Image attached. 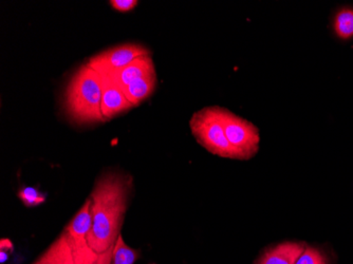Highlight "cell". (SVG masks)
I'll return each mask as SVG.
<instances>
[{
  "label": "cell",
  "mask_w": 353,
  "mask_h": 264,
  "mask_svg": "<svg viewBox=\"0 0 353 264\" xmlns=\"http://www.w3.org/2000/svg\"><path fill=\"white\" fill-rule=\"evenodd\" d=\"M132 190L134 179L125 172H103L95 181L89 196L92 228L88 237L89 246L95 253L114 249L121 235Z\"/></svg>",
  "instance_id": "cell-1"
},
{
  "label": "cell",
  "mask_w": 353,
  "mask_h": 264,
  "mask_svg": "<svg viewBox=\"0 0 353 264\" xmlns=\"http://www.w3.org/2000/svg\"><path fill=\"white\" fill-rule=\"evenodd\" d=\"M102 79L87 63L69 79L63 93V109L71 122L79 125L105 123L101 111Z\"/></svg>",
  "instance_id": "cell-2"
},
{
  "label": "cell",
  "mask_w": 353,
  "mask_h": 264,
  "mask_svg": "<svg viewBox=\"0 0 353 264\" xmlns=\"http://www.w3.org/2000/svg\"><path fill=\"white\" fill-rule=\"evenodd\" d=\"M218 108L219 106L205 107L192 114L190 121L192 136L208 152L238 160L237 154L224 132Z\"/></svg>",
  "instance_id": "cell-3"
},
{
  "label": "cell",
  "mask_w": 353,
  "mask_h": 264,
  "mask_svg": "<svg viewBox=\"0 0 353 264\" xmlns=\"http://www.w3.org/2000/svg\"><path fill=\"white\" fill-rule=\"evenodd\" d=\"M218 112L225 136L237 154L238 160L253 158L259 150L261 136L259 128L228 109L219 107Z\"/></svg>",
  "instance_id": "cell-4"
},
{
  "label": "cell",
  "mask_w": 353,
  "mask_h": 264,
  "mask_svg": "<svg viewBox=\"0 0 353 264\" xmlns=\"http://www.w3.org/2000/svg\"><path fill=\"white\" fill-rule=\"evenodd\" d=\"M91 228H92V214H91V199L88 198L63 230V233L66 234L70 243L75 264L84 263L91 254L95 253L88 243Z\"/></svg>",
  "instance_id": "cell-5"
},
{
  "label": "cell",
  "mask_w": 353,
  "mask_h": 264,
  "mask_svg": "<svg viewBox=\"0 0 353 264\" xmlns=\"http://www.w3.org/2000/svg\"><path fill=\"white\" fill-rule=\"evenodd\" d=\"M152 55L144 45L138 43H123L95 54L87 61V65L100 75L114 72L139 57Z\"/></svg>",
  "instance_id": "cell-6"
},
{
  "label": "cell",
  "mask_w": 353,
  "mask_h": 264,
  "mask_svg": "<svg viewBox=\"0 0 353 264\" xmlns=\"http://www.w3.org/2000/svg\"><path fill=\"white\" fill-rule=\"evenodd\" d=\"M154 73H156V68H154L152 55H146V57L134 59V61L119 70L101 75V77L108 79L123 90L125 87L128 86L136 79H142Z\"/></svg>",
  "instance_id": "cell-7"
},
{
  "label": "cell",
  "mask_w": 353,
  "mask_h": 264,
  "mask_svg": "<svg viewBox=\"0 0 353 264\" xmlns=\"http://www.w3.org/2000/svg\"><path fill=\"white\" fill-rule=\"evenodd\" d=\"M101 77V75H100ZM102 79V105H101V111L105 121L112 120L117 115L121 113L126 112L134 108L132 103L127 100L122 89L119 88L114 83H111L105 77Z\"/></svg>",
  "instance_id": "cell-8"
},
{
  "label": "cell",
  "mask_w": 353,
  "mask_h": 264,
  "mask_svg": "<svg viewBox=\"0 0 353 264\" xmlns=\"http://www.w3.org/2000/svg\"><path fill=\"white\" fill-rule=\"evenodd\" d=\"M306 247L303 242H281L263 251L254 264H295Z\"/></svg>",
  "instance_id": "cell-9"
},
{
  "label": "cell",
  "mask_w": 353,
  "mask_h": 264,
  "mask_svg": "<svg viewBox=\"0 0 353 264\" xmlns=\"http://www.w3.org/2000/svg\"><path fill=\"white\" fill-rule=\"evenodd\" d=\"M71 257L72 250L66 234L63 232L33 264H68Z\"/></svg>",
  "instance_id": "cell-10"
},
{
  "label": "cell",
  "mask_w": 353,
  "mask_h": 264,
  "mask_svg": "<svg viewBox=\"0 0 353 264\" xmlns=\"http://www.w3.org/2000/svg\"><path fill=\"white\" fill-rule=\"evenodd\" d=\"M157 73L148 75V77H142V79H136L130 83L128 86L123 89L125 97L127 100L132 103V106L137 107L148 100V97L154 93L157 87Z\"/></svg>",
  "instance_id": "cell-11"
},
{
  "label": "cell",
  "mask_w": 353,
  "mask_h": 264,
  "mask_svg": "<svg viewBox=\"0 0 353 264\" xmlns=\"http://www.w3.org/2000/svg\"><path fill=\"white\" fill-rule=\"evenodd\" d=\"M333 30L339 39L353 37V8L345 7L336 12L333 19Z\"/></svg>",
  "instance_id": "cell-12"
},
{
  "label": "cell",
  "mask_w": 353,
  "mask_h": 264,
  "mask_svg": "<svg viewBox=\"0 0 353 264\" xmlns=\"http://www.w3.org/2000/svg\"><path fill=\"white\" fill-rule=\"evenodd\" d=\"M140 251L132 249L130 245L125 243L122 234H121L118 240H117L116 244H114L111 264H134L137 260L140 258Z\"/></svg>",
  "instance_id": "cell-13"
},
{
  "label": "cell",
  "mask_w": 353,
  "mask_h": 264,
  "mask_svg": "<svg viewBox=\"0 0 353 264\" xmlns=\"http://www.w3.org/2000/svg\"><path fill=\"white\" fill-rule=\"evenodd\" d=\"M17 196L26 207H37V206L43 204L47 199L45 194L39 192L37 188L32 187V186L21 188L17 192Z\"/></svg>",
  "instance_id": "cell-14"
},
{
  "label": "cell",
  "mask_w": 353,
  "mask_h": 264,
  "mask_svg": "<svg viewBox=\"0 0 353 264\" xmlns=\"http://www.w3.org/2000/svg\"><path fill=\"white\" fill-rule=\"evenodd\" d=\"M295 264H329V262L324 252L314 246L307 245Z\"/></svg>",
  "instance_id": "cell-15"
},
{
  "label": "cell",
  "mask_w": 353,
  "mask_h": 264,
  "mask_svg": "<svg viewBox=\"0 0 353 264\" xmlns=\"http://www.w3.org/2000/svg\"><path fill=\"white\" fill-rule=\"evenodd\" d=\"M114 249L108 250L103 254L93 253L84 264H111Z\"/></svg>",
  "instance_id": "cell-16"
},
{
  "label": "cell",
  "mask_w": 353,
  "mask_h": 264,
  "mask_svg": "<svg viewBox=\"0 0 353 264\" xmlns=\"http://www.w3.org/2000/svg\"><path fill=\"white\" fill-rule=\"evenodd\" d=\"M109 3L117 11L130 12L138 6L139 1L137 0H110Z\"/></svg>",
  "instance_id": "cell-17"
},
{
  "label": "cell",
  "mask_w": 353,
  "mask_h": 264,
  "mask_svg": "<svg viewBox=\"0 0 353 264\" xmlns=\"http://www.w3.org/2000/svg\"><path fill=\"white\" fill-rule=\"evenodd\" d=\"M13 251V244L11 243L9 239H1L0 241V251Z\"/></svg>",
  "instance_id": "cell-18"
},
{
  "label": "cell",
  "mask_w": 353,
  "mask_h": 264,
  "mask_svg": "<svg viewBox=\"0 0 353 264\" xmlns=\"http://www.w3.org/2000/svg\"><path fill=\"white\" fill-rule=\"evenodd\" d=\"M68 264H74V260H73V256L70 258V260H69Z\"/></svg>",
  "instance_id": "cell-19"
}]
</instances>
